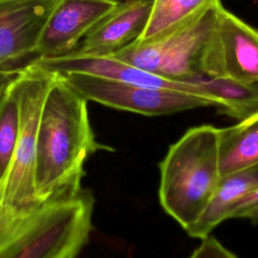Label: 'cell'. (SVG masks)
Here are the masks:
<instances>
[{
  "mask_svg": "<svg viewBox=\"0 0 258 258\" xmlns=\"http://www.w3.org/2000/svg\"><path fill=\"white\" fill-rule=\"evenodd\" d=\"M220 2L206 6L190 18L152 38L135 40L111 55L161 77L188 82L199 75L202 51Z\"/></svg>",
  "mask_w": 258,
  "mask_h": 258,
  "instance_id": "obj_5",
  "label": "cell"
},
{
  "mask_svg": "<svg viewBox=\"0 0 258 258\" xmlns=\"http://www.w3.org/2000/svg\"><path fill=\"white\" fill-rule=\"evenodd\" d=\"M59 0H0V69L32 56Z\"/></svg>",
  "mask_w": 258,
  "mask_h": 258,
  "instance_id": "obj_9",
  "label": "cell"
},
{
  "mask_svg": "<svg viewBox=\"0 0 258 258\" xmlns=\"http://www.w3.org/2000/svg\"><path fill=\"white\" fill-rule=\"evenodd\" d=\"M94 202L82 189L23 213L0 240V258H76L93 229Z\"/></svg>",
  "mask_w": 258,
  "mask_h": 258,
  "instance_id": "obj_3",
  "label": "cell"
},
{
  "mask_svg": "<svg viewBox=\"0 0 258 258\" xmlns=\"http://www.w3.org/2000/svg\"><path fill=\"white\" fill-rule=\"evenodd\" d=\"M119 3L117 0H59L43 27L30 61L72 52Z\"/></svg>",
  "mask_w": 258,
  "mask_h": 258,
  "instance_id": "obj_8",
  "label": "cell"
},
{
  "mask_svg": "<svg viewBox=\"0 0 258 258\" xmlns=\"http://www.w3.org/2000/svg\"><path fill=\"white\" fill-rule=\"evenodd\" d=\"M188 82L199 85L221 114L241 121L258 112V84L204 75Z\"/></svg>",
  "mask_w": 258,
  "mask_h": 258,
  "instance_id": "obj_12",
  "label": "cell"
},
{
  "mask_svg": "<svg viewBox=\"0 0 258 258\" xmlns=\"http://www.w3.org/2000/svg\"><path fill=\"white\" fill-rule=\"evenodd\" d=\"M20 70H2L0 69V96L17 77Z\"/></svg>",
  "mask_w": 258,
  "mask_h": 258,
  "instance_id": "obj_18",
  "label": "cell"
},
{
  "mask_svg": "<svg viewBox=\"0 0 258 258\" xmlns=\"http://www.w3.org/2000/svg\"><path fill=\"white\" fill-rule=\"evenodd\" d=\"M188 258H238L236 254L224 246L218 239L208 236L202 239L201 244Z\"/></svg>",
  "mask_w": 258,
  "mask_h": 258,
  "instance_id": "obj_16",
  "label": "cell"
},
{
  "mask_svg": "<svg viewBox=\"0 0 258 258\" xmlns=\"http://www.w3.org/2000/svg\"><path fill=\"white\" fill-rule=\"evenodd\" d=\"M14 81L0 96V189L9 173L20 131V109Z\"/></svg>",
  "mask_w": 258,
  "mask_h": 258,
  "instance_id": "obj_14",
  "label": "cell"
},
{
  "mask_svg": "<svg viewBox=\"0 0 258 258\" xmlns=\"http://www.w3.org/2000/svg\"><path fill=\"white\" fill-rule=\"evenodd\" d=\"M87 104L55 75L36 135L34 189L39 204L79 194L88 157L98 150H112L97 142Z\"/></svg>",
  "mask_w": 258,
  "mask_h": 258,
  "instance_id": "obj_1",
  "label": "cell"
},
{
  "mask_svg": "<svg viewBox=\"0 0 258 258\" xmlns=\"http://www.w3.org/2000/svg\"><path fill=\"white\" fill-rule=\"evenodd\" d=\"M117 1H120V2H122V1H125V0H117Z\"/></svg>",
  "mask_w": 258,
  "mask_h": 258,
  "instance_id": "obj_20",
  "label": "cell"
},
{
  "mask_svg": "<svg viewBox=\"0 0 258 258\" xmlns=\"http://www.w3.org/2000/svg\"><path fill=\"white\" fill-rule=\"evenodd\" d=\"M159 203L183 230L206 211L221 179L219 128L195 126L173 144L159 163Z\"/></svg>",
  "mask_w": 258,
  "mask_h": 258,
  "instance_id": "obj_2",
  "label": "cell"
},
{
  "mask_svg": "<svg viewBox=\"0 0 258 258\" xmlns=\"http://www.w3.org/2000/svg\"><path fill=\"white\" fill-rule=\"evenodd\" d=\"M221 176L258 164V112L219 129Z\"/></svg>",
  "mask_w": 258,
  "mask_h": 258,
  "instance_id": "obj_13",
  "label": "cell"
},
{
  "mask_svg": "<svg viewBox=\"0 0 258 258\" xmlns=\"http://www.w3.org/2000/svg\"><path fill=\"white\" fill-rule=\"evenodd\" d=\"M256 209H258V186L231 207L227 214V220L247 218V216Z\"/></svg>",
  "mask_w": 258,
  "mask_h": 258,
  "instance_id": "obj_17",
  "label": "cell"
},
{
  "mask_svg": "<svg viewBox=\"0 0 258 258\" xmlns=\"http://www.w3.org/2000/svg\"><path fill=\"white\" fill-rule=\"evenodd\" d=\"M258 186V164L221 176L218 187L201 218L185 232L192 238L204 239L227 220L231 207Z\"/></svg>",
  "mask_w": 258,
  "mask_h": 258,
  "instance_id": "obj_11",
  "label": "cell"
},
{
  "mask_svg": "<svg viewBox=\"0 0 258 258\" xmlns=\"http://www.w3.org/2000/svg\"><path fill=\"white\" fill-rule=\"evenodd\" d=\"M216 1L219 0H153L146 27L136 40L152 38L190 18Z\"/></svg>",
  "mask_w": 258,
  "mask_h": 258,
  "instance_id": "obj_15",
  "label": "cell"
},
{
  "mask_svg": "<svg viewBox=\"0 0 258 258\" xmlns=\"http://www.w3.org/2000/svg\"><path fill=\"white\" fill-rule=\"evenodd\" d=\"M56 76L87 101L145 116L170 115L201 107H215L213 101L186 92L138 86L82 73Z\"/></svg>",
  "mask_w": 258,
  "mask_h": 258,
  "instance_id": "obj_6",
  "label": "cell"
},
{
  "mask_svg": "<svg viewBox=\"0 0 258 258\" xmlns=\"http://www.w3.org/2000/svg\"><path fill=\"white\" fill-rule=\"evenodd\" d=\"M199 75L258 84V29L221 2L202 51Z\"/></svg>",
  "mask_w": 258,
  "mask_h": 258,
  "instance_id": "obj_7",
  "label": "cell"
},
{
  "mask_svg": "<svg viewBox=\"0 0 258 258\" xmlns=\"http://www.w3.org/2000/svg\"><path fill=\"white\" fill-rule=\"evenodd\" d=\"M55 78L36 67L24 66L15 78L20 131L7 178L0 189V210L18 214L38 207L34 189V162L38 122L47 92Z\"/></svg>",
  "mask_w": 258,
  "mask_h": 258,
  "instance_id": "obj_4",
  "label": "cell"
},
{
  "mask_svg": "<svg viewBox=\"0 0 258 258\" xmlns=\"http://www.w3.org/2000/svg\"><path fill=\"white\" fill-rule=\"evenodd\" d=\"M247 219H249L252 223L257 224V223H258V209H256L255 211L251 212V213L247 216Z\"/></svg>",
  "mask_w": 258,
  "mask_h": 258,
  "instance_id": "obj_19",
  "label": "cell"
},
{
  "mask_svg": "<svg viewBox=\"0 0 258 258\" xmlns=\"http://www.w3.org/2000/svg\"><path fill=\"white\" fill-rule=\"evenodd\" d=\"M153 0H125L102 19L72 51L111 54L135 41L148 22ZM71 53V52H70Z\"/></svg>",
  "mask_w": 258,
  "mask_h": 258,
  "instance_id": "obj_10",
  "label": "cell"
}]
</instances>
